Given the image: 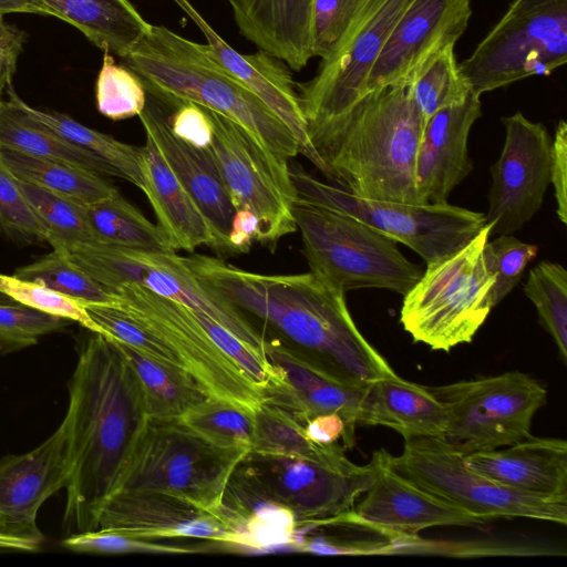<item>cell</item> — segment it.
<instances>
[{
  "label": "cell",
  "instance_id": "17",
  "mask_svg": "<svg viewBox=\"0 0 567 567\" xmlns=\"http://www.w3.org/2000/svg\"><path fill=\"white\" fill-rule=\"evenodd\" d=\"M390 455L384 449L373 453V482L343 524L364 526L392 539H406L429 527L486 523L398 473Z\"/></svg>",
  "mask_w": 567,
  "mask_h": 567
},
{
  "label": "cell",
  "instance_id": "8",
  "mask_svg": "<svg viewBox=\"0 0 567 567\" xmlns=\"http://www.w3.org/2000/svg\"><path fill=\"white\" fill-rule=\"evenodd\" d=\"M296 198L348 214L410 247L425 262L466 245L486 225L485 215L446 203L406 204L360 197L289 164Z\"/></svg>",
  "mask_w": 567,
  "mask_h": 567
},
{
  "label": "cell",
  "instance_id": "14",
  "mask_svg": "<svg viewBox=\"0 0 567 567\" xmlns=\"http://www.w3.org/2000/svg\"><path fill=\"white\" fill-rule=\"evenodd\" d=\"M239 465L293 515L298 529L341 524L371 486L373 465L348 468L249 451Z\"/></svg>",
  "mask_w": 567,
  "mask_h": 567
},
{
  "label": "cell",
  "instance_id": "56",
  "mask_svg": "<svg viewBox=\"0 0 567 567\" xmlns=\"http://www.w3.org/2000/svg\"><path fill=\"white\" fill-rule=\"evenodd\" d=\"M3 16L0 14V63H7L16 70L25 34L21 30L8 24Z\"/></svg>",
  "mask_w": 567,
  "mask_h": 567
},
{
  "label": "cell",
  "instance_id": "23",
  "mask_svg": "<svg viewBox=\"0 0 567 567\" xmlns=\"http://www.w3.org/2000/svg\"><path fill=\"white\" fill-rule=\"evenodd\" d=\"M138 117L145 134L153 140L207 220L214 237L213 247L230 252L228 237L235 207L209 147L200 150L175 136L161 102L147 92L145 106Z\"/></svg>",
  "mask_w": 567,
  "mask_h": 567
},
{
  "label": "cell",
  "instance_id": "35",
  "mask_svg": "<svg viewBox=\"0 0 567 567\" xmlns=\"http://www.w3.org/2000/svg\"><path fill=\"white\" fill-rule=\"evenodd\" d=\"M9 100L24 113L39 121L70 143L86 150L111 165L123 178L141 190L144 188V176L140 147L123 143L111 135L90 128L72 117L35 109L24 102L13 90L7 87Z\"/></svg>",
  "mask_w": 567,
  "mask_h": 567
},
{
  "label": "cell",
  "instance_id": "36",
  "mask_svg": "<svg viewBox=\"0 0 567 567\" xmlns=\"http://www.w3.org/2000/svg\"><path fill=\"white\" fill-rule=\"evenodd\" d=\"M96 243L150 252H174L164 231L120 193L85 205Z\"/></svg>",
  "mask_w": 567,
  "mask_h": 567
},
{
  "label": "cell",
  "instance_id": "26",
  "mask_svg": "<svg viewBox=\"0 0 567 567\" xmlns=\"http://www.w3.org/2000/svg\"><path fill=\"white\" fill-rule=\"evenodd\" d=\"M475 472L508 488L567 501V442L530 435L504 450L465 454Z\"/></svg>",
  "mask_w": 567,
  "mask_h": 567
},
{
  "label": "cell",
  "instance_id": "48",
  "mask_svg": "<svg viewBox=\"0 0 567 567\" xmlns=\"http://www.w3.org/2000/svg\"><path fill=\"white\" fill-rule=\"evenodd\" d=\"M69 322L19 303H0V353L34 346L42 336L58 331Z\"/></svg>",
  "mask_w": 567,
  "mask_h": 567
},
{
  "label": "cell",
  "instance_id": "13",
  "mask_svg": "<svg viewBox=\"0 0 567 567\" xmlns=\"http://www.w3.org/2000/svg\"><path fill=\"white\" fill-rule=\"evenodd\" d=\"M413 0H358L351 19L317 74L297 84L306 124L344 111L368 90L370 72Z\"/></svg>",
  "mask_w": 567,
  "mask_h": 567
},
{
  "label": "cell",
  "instance_id": "29",
  "mask_svg": "<svg viewBox=\"0 0 567 567\" xmlns=\"http://www.w3.org/2000/svg\"><path fill=\"white\" fill-rule=\"evenodd\" d=\"M447 423L446 408L430 388L398 374L369 384L359 419V424L391 427L404 439H444Z\"/></svg>",
  "mask_w": 567,
  "mask_h": 567
},
{
  "label": "cell",
  "instance_id": "31",
  "mask_svg": "<svg viewBox=\"0 0 567 567\" xmlns=\"http://www.w3.org/2000/svg\"><path fill=\"white\" fill-rule=\"evenodd\" d=\"M51 17L80 30L95 47L123 59L152 28L128 0H37Z\"/></svg>",
  "mask_w": 567,
  "mask_h": 567
},
{
  "label": "cell",
  "instance_id": "11",
  "mask_svg": "<svg viewBox=\"0 0 567 567\" xmlns=\"http://www.w3.org/2000/svg\"><path fill=\"white\" fill-rule=\"evenodd\" d=\"M449 415L444 440L464 454L508 446L529 437L546 389L518 371L430 388Z\"/></svg>",
  "mask_w": 567,
  "mask_h": 567
},
{
  "label": "cell",
  "instance_id": "2",
  "mask_svg": "<svg viewBox=\"0 0 567 567\" xmlns=\"http://www.w3.org/2000/svg\"><path fill=\"white\" fill-rule=\"evenodd\" d=\"M65 536L95 530L148 416L137 375L111 338L92 332L69 381Z\"/></svg>",
  "mask_w": 567,
  "mask_h": 567
},
{
  "label": "cell",
  "instance_id": "46",
  "mask_svg": "<svg viewBox=\"0 0 567 567\" xmlns=\"http://www.w3.org/2000/svg\"><path fill=\"white\" fill-rule=\"evenodd\" d=\"M537 247L508 235L487 240L483 248L486 269L494 278L489 291L493 308L519 282L526 266L536 257Z\"/></svg>",
  "mask_w": 567,
  "mask_h": 567
},
{
  "label": "cell",
  "instance_id": "18",
  "mask_svg": "<svg viewBox=\"0 0 567 567\" xmlns=\"http://www.w3.org/2000/svg\"><path fill=\"white\" fill-rule=\"evenodd\" d=\"M69 478V425L58 429L35 449L0 458V535L39 550L45 536L37 524L44 502Z\"/></svg>",
  "mask_w": 567,
  "mask_h": 567
},
{
  "label": "cell",
  "instance_id": "7",
  "mask_svg": "<svg viewBox=\"0 0 567 567\" xmlns=\"http://www.w3.org/2000/svg\"><path fill=\"white\" fill-rule=\"evenodd\" d=\"M249 451L215 445L179 420L148 421L112 494L158 491L210 511Z\"/></svg>",
  "mask_w": 567,
  "mask_h": 567
},
{
  "label": "cell",
  "instance_id": "1",
  "mask_svg": "<svg viewBox=\"0 0 567 567\" xmlns=\"http://www.w3.org/2000/svg\"><path fill=\"white\" fill-rule=\"evenodd\" d=\"M183 259L205 286L275 333L272 341L326 375L365 388L396 374L357 328L346 291L321 276L262 275L205 255Z\"/></svg>",
  "mask_w": 567,
  "mask_h": 567
},
{
  "label": "cell",
  "instance_id": "32",
  "mask_svg": "<svg viewBox=\"0 0 567 567\" xmlns=\"http://www.w3.org/2000/svg\"><path fill=\"white\" fill-rule=\"evenodd\" d=\"M114 342L137 375L148 421L181 420L210 398L184 369L163 363L116 340Z\"/></svg>",
  "mask_w": 567,
  "mask_h": 567
},
{
  "label": "cell",
  "instance_id": "40",
  "mask_svg": "<svg viewBox=\"0 0 567 567\" xmlns=\"http://www.w3.org/2000/svg\"><path fill=\"white\" fill-rule=\"evenodd\" d=\"M16 277L31 280L83 303H115L112 291L90 277L75 265L68 254L54 250L37 261L18 268Z\"/></svg>",
  "mask_w": 567,
  "mask_h": 567
},
{
  "label": "cell",
  "instance_id": "49",
  "mask_svg": "<svg viewBox=\"0 0 567 567\" xmlns=\"http://www.w3.org/2000/svg\"><path fill=\"white\" fill-rule=\"evenodd\" d=\"M62 546L69 550L89 554H189L200 551V546L168 545L125 535L114 530L95 529L91 532L68 535Z\"/></svg>",
  "mask_w": 567,
  "mask_h": 567
},
{
  "label": "cell",
  "instance_id": "10",
  "mask_svg": "<svg viewBox=\"0 0 567 567\" xmlns=\"http://www.w3.org/2000/svg\"><path fill=\"white\" fill-rule=\"evenodd\" d=\"M393 468L422 488L486 522L498 517H526L566 525L567 501L545 498L501 485L475 472L465 454L437 437L404 439Z\"/></svg>",
  "mask_w": 567,
  "mask_h": 567
},
{
  "label": "cell",
  "instance_id": "27",
  "mask_svg": "<svg viewBox=\"0 0 567 567\" xmlns=\"http://www.w3.org/2000/svg\"><path fill=\"white\" fill-rule=\"evenodd\" d=\"M209 512L241 547L292 545L298 529L292 513L239 464Z\"/></svg>",
  "mask_w": 567,
  "mask_h": 567
},
{
  "label": "cell",
  "instance_id": "33",
  "mask_svg": "<svg viewBox=\"0 0 567 567\" xmlns=\"http://www.w3.org/2000/svg\"><path fill=\"white\" fill-rule=\"evenodd\" d=\"M0 148L65 162L100 175L118 177L117 172L106 162L70 143L10 100L0 102Z\"/></svg>",
  "mask_w": 567,
  "mask_h": 567
},
{
  "label": "cell",
  "instance_id": "24",
  "mask_svg": "<svg viewBox=\"0 0 567 567\" xmlns=\"http://www.w3.org/2000/svg\"><path fill=\"white\" fill-rule=\"evenodd\" d=\"M481 115V96L472 91L463 103L441 109L425 122L415 168L420 204L446 203L472 172L467 140Z\"/></svg>",
  "mask_w": 567,
  "mask_h": 567
},
{
  "label": "cell",
  "instance_id": "9",
  "mask_svg": "<svg viewBox=\"0 0 567 567\" xmlns=\"http://www.w3.org/2000/svg\"><path fill=\"white\" fill-rule=\"evenodd\" d=\"M566 62L567 0H514L460 69L481 96Z\"/></svg>",
  "mask_w": 567,
  "mask_h": 567
},
{
  "label": "cell",
  "instance_id": "16",
  "mask_svg": "<svg viewBox=\"0 0 567 567\" xmlns=\"http://www.w3.org/2000/svg\"><path fill=\"white\" fill-rule=\"evenodd\" d=\"M206 111L213 123L209 151L235 210L249 209L257 217L256 240L275 245L295 233L292 204L281 193L257 144L236 122L213 110Z\"/></svg>",
  "mask_w": 567,
  "mask_h": 567
},
{
  "label": "cell",
  "instance_id": "20",
  "mask_svg": "<svg viewBox=\"0 0 567 567\" xmlns=\"http://www.w3.org/2000/svg\"><path fill=\"white\" fill-rule=\"evenodd\" d=\"M265 354L272 368L260 389L261 403L274 406L303 426L318 414L336 413L347 427V447L354 445L365 388L339 382L318 371L276 341L265 339Z\"/></svg>",
  "mask_w": 567,
  "mask_h": 567
},
{
  "label": "cell",
  "instance_id": "15",
  "mask_svg": "<svg viewBox=\"0 0 567 567\" xmlns=\"http://www.w3.org/2000/svg\"><path fill=\"white\" fill-rule=\"evenodd\" d=\"M505 142L491 167L486 224L491 234L508 235L525 226L542 208L550 183L551 137L539 122L520 112L502 117Z\"/></svg>",
  "mask_w": 567,
  "mask_h": 567
},
{
  "label": "cell",
  "instance_id": "12",
  "mask_svg": "<svg viewBox=\"0 0 567 567\" xmlns=\"http://www.w3.org/2000/svg\"><path fill=\"white\" fill-rule=\"evenodd\" d=\"M112 292L113 306L164 341L210 398L254 412L260 406V389L212 340L190 308L140 284H125Z\"/></svg>",
  "mask_w": 567,
  "mask_h": 567
},
{
  "label": "cell",
  "instance_id": "3",
  "mask_svg": "<svg viewBox=\"0 0 567 567\" xmlns=\"http://www.w3.org/2000/svg\"><path fill=\"white\" fill-rule=\"evenodd\" d=\"M424 124L410 85L388 84L307 132L337 184L369 199L420 204L415 168Z\"/></svg>",
  "mask_w": 567,
  "mask_h": 567
},
{
  "label": "cell",
  "instance_id": "52",
  "mask_svg": "<svg viewBox=\"0 0 567 567\" xmlns=\"http://www.w3.org/2000/svg\"><path fill=\"white\" fill-rule=\"evenodd\" d=\"M163 104L175 107L173 114L167 117L175 136L200 150H207L210 146L213 123L205 107L190 101H173Z\"/></svg>",
  "mask_w": 567,
  "mask_h": 567
},
{
  "label": "cell",
  "instance_id": "25",
  "mask_svg": "<svg viewBox=\"0 0 567 567\" xmlns=\"http://www.w3.org/2000/svg\"><path fill=\"white\" fill-rule=\"evenodd\" d=\"M134 265L130 284H140L153 292L203 312L262 355L265 338L246 315L205 286L174 252L133 249Z\"/></svg>",
  "mask_w": 567,
  "mask_h": 567
},
{
  "label": "cell",
  "instance_id": "39",
  "mask_svg": "<svg viewBox=\"0 0 567 567\" xmlns=\"http://www.w3.org/2000/svg\"><path fill=\"white\" fill-rule=\"evenodd\" d=\"M543 328L555 341L560 358L567 361V271L553 261L537 264L524 285Z\"/></svg>",
  "mask_w": 567,
  "mask_h": 567
},
{
  "label": "cell",
  "instance_id": "51",
  "mask_svg": "<svg viewBox=\"0 0 567 567\" xmlns=\"http://www.w3.org/2000/svg\"><path fill=\"white\" fill-rule=\"evenodd\" d=\"M358 0H315L312 40L315 56L324 58L348 25Z\"/></svg>",
  "mask_w": 567,
  "mask_h": 567
},
{
  "label": "cell",
  "instance_id": "19",
  "mask_svg": "<svg viewBox=\"0 0 567 567\" xmlns=\"http://www.w3.org/2000/svg\"><path fill=\"white\" fill-rule=\"evenodd\" d=\"M471 16V0H413L377 59L367 90L411 85L437 55L455 47Z\"/></svg>",
  "mask_w": 567,
  "mask_h": 567
},
{
  "label": "cell",
  "instance_id": "58",
  "mask_svg": "<svg viewBox=\"0 0 567 567\" xmlns=\"http://www.w3.org/2000/svg\"><path fill=\"white\" fill-rule=\"evenodd\" d=\"M14 72L16 70H13L9 64L0 63V102L2 101L4 91H7V87L11 84V79Z\"/></svg>",
  "mask_w": 567,
  "mask_h": 567
},
{
  "label": "cell",
  "instance_id": "21",
  "mask_svg": "<svg viewBox=\"0 0 567 567\" xmlns=\"http://www.w3.org/2000/svg\"><path fill=\"white\" fill-rule=\"evenodd\" d=\"M173 1L204 33L207 41L202 44L204 51L230 76L254 92L288 126L298 141L299 153L329 178V169L308 136L296 83L288 65L260 50L254 54L239 53L208 24L189 0Z\"/></svg>",
  "mask_w": 567,
  "mask_h": 567
},
{
  "label": "cell",
  "instance_id": "30",
  "mask_svg": "<svg viewBox=\"0 0 567 567\" xmlns=\"http://www.w3.org/2000/svg\"><path fill=\"white\" fill-rule=\"evenodd\" d=\"M140 154L144 176L142 192L173 249L193 252L204 245L213 247L214 237L207 220L147 135Z\"/></svg>",
  "mask_w": 567,
  "mask_h": 567
},
{
  "label": "cell",
  "instance_id": "54",
  "mask_svg": "<svg viewBox=\"0 0 567 567\" xmlns=\"http://www.w3.org/2000/svg\"><path fill=\"white\" fill-rule=\"evenodd\" d=\"M307 436L320 445H330L342 440L347 447V427L343 419L336 413L318 414L303 425Z\"/></svg>",
  "mask_w": 567,
  "mask_h": 567
},
{
  "label": "cell",
  "instance_id": "38",
  "mask_svg": "<svg viewBox=\"0 0 567 567\" xmlns=\"http://www.w3.org/2000/svg\"><path fill=\"white\" fill-rule=\"evenodd\" d=\"M18 182L52 249L68 252L96 243L87 223L85 205L20 179Z\"/></svg>",
  "mask_w": 567,
  "mask_h": 567
},
{
  "label": "cell",
  "instance_id": "47",
  "mask_svg": "<svg viewBox=\"0 0 567 567\" xmlns=\"http://www.w3.org/2000/svg\"><path fill=\"white\" fill-rule=\"evenodd\" d=\"M0 234L24 245L47 243L41 224L0 154Z\"/></svg>",
  "mask_w": 567,
  "mask_h": 567
},
{
  "label": "cell",
  "instance_id": "28",
  "mask_svg": "<svg viewBox=\"0 0 567 567\" xmlns=\"http://www.w3.org/2000/svg\"><path fill=\"white\" fill-rule=\"evenodd\" d=\"M240 33L264 51L300 71L315 58V0H227Z\"/></svg>",
  "mask_w": 567,
  "mask_h": 567
},
{
  "label": "cell",
  "instance_id": "59",
  "mask_svg": "<svg viewBox=\"0 0 567 567\" xmlns=\"http://www.w3.org/2000/svg\"><path fill=\"white\" fill-rule=\"evenodd\" d=\"M0 303H17L13 299L0 291Z\"/></svg>",
  "mask_w": 567,
  "mask_h": 567
},
{
  "label": "cell",
  "instance_id": "41",
  "mask_svg": "<svg viewBox=\"0 0 567 567\" xmlns=\"http://www.w3.org/2000/svg\"><path fill=\"white\" fill-rule=\"evenodd\" d=\"M179 421L215 445L250 450L255 430V412L251 410L208 398Z\"/></svg>",
  "mask_w": 567,
  "mask_h": 567
},
{
  "label": "cell",
  "instance_id": "6",
  "mask_svg": "<svg viewBox=\"0 0 567 567\" xmlns=\"http://www.w3.org/2000/svg\"><path fill=\"white\" fill-rule=\"evenodd\" d=\"M292 214L310 271L343 291L379 288L404 296L422 275L393 238L348 214L298 198Z\"/></svg>",
  "mask_w": 567,
  "mask_h": 567
},
{
  "label": "cell",
  "instance_id": "45",
  "mask_svg": "<svg viewBox=\"0 0 567 567\" xmlns=\"http://www.w3.org/2000/svg\"><path fill=\"white\" fill-rule=\"evenodd\" d=\"M0 291L19 305L75 321L89 331L102 334V330L91 319L83 302L43 285L18 278L14 275L0 274Z\"/></svg>",
  "mask_w": 567,
  "mask_h": 567
},
{
  "label": "cell",
  "instance_id": "4",
  "mask_svg": "<svg viewBox=\"0 0 567 567\" xmlns=\"http://www.w3.org/2000/svg\"><path fill=\"white\" fill-rule=\"evenodd\" d=\"M162 103L190 101L236 122L257 144L284 196L296 192L289 159L299 145L288 126L248 87L230 76L203 49L163 25L151 31L121 59Z\"/></svg>",
  "mask_w": 567,
  "mask_h": 567
},
{
  "label": "cell",
  "instance_id": "57",
  "mask_svg": "<svg viewBox=\"0 0 567 567\" xmlns=\"http://www.w3.org/2000/svg\"><path fill=\"white\" fill-rule=\"evenodd\" d=\"M35 13L50 16V11L37 0H0V14Z\"/></svg>",
  "mask_w": 567,
  "mask_h": 567
},
{
  "label": "cell",
  "instance_id": "43",
  "mask_svg": "<svg viewBox=\"0 0 567 567\" xmlns=\"http://www.w3.org/2000/svg\"><path fill=\"white\" fill-rule=\"evenodd\" d=\"M95 96L99 112L113 121L140 115L146 103L141 79L124 64H116L109 52L103 55Z\"/></svg>",
  "mask_w": 567,
  "mask_h": 567
},
{
  "label": "cell",
  "instance_id": "44",
  "mask_svg": "<svg viewBox=\"0 0 567 567\" xmlns=\"http://www.w3.org/2000/svg\"><path fill=\"white\" fill-rule=\"evenodd\" d=\"M84 307L91 319L102 330L103 336L136 349L163 363L184 369L176 353L164 341L120 308L94 303H84Z\"/></svg>",
  "mask_w": 567,
  "mask_h": 567
},
{
  "label": "cell",
  "instance_id": "5",
  "mask_svg": "<svg viewBox=\"0 0 567 567\" xmlns=\"http://www.w3.org/2000/svg\"><path fill=\"white\" fill-rule=\"evenodd\" d=\"M489 236L486 224L463 247L427 262L403 296L400 322L415 342L449 352L473 340L493 309L494 278L483 259Z\"/></svg>",
  "mask_w": 567,
  "mask_h": 567
},
{
  "label": "cell",
  "instance_id": "55",
  "mask_svg": "<svg viewBox=\"0 0 567 567\" xmlns=\"http://www.w3.org/2000/svg\"><path fill=\"white\" fill-rule=\"evenodd\" d=\"M258 219L249 209H236L229 231L230 252H247L256 240Z\"/></svg>",
  "mask_w": 567,
  "mask_h": 567
},
{
  "label": "cell",
  "instance_id": "22",
  "mask_svg": "<svg viewBox=\"0 0 567 567\" xmlns=\"http://www.w3.org/2000/svg\"><path fill=\"white\" fill-rule=\"evenodd\" d=\"M97 529L147 538H194L238 546L237 539L207 509L158 491L112 494L105 502Z\"/></svg>",
  "mask_w": 567,
  "mask_h": 567
},
{
  "label": "cell",
  "instance_id": "42",
  "mask_svg": "<svg viewBox=\"0 0 567 567\" xmlns=\"http://www.w3.org/2000/svg\"><path fill=\"white\" fill-rule=\"evenodd\" d=\"M410 90L424 122L441 109L463 103L472 92L456 61L454 47L437 55L410 85Z\"/></svg>",
  "mask_w": 567,
  "mask_h": 567
},
{
  "label": "cell",
  "instance_id": "53",
  "mask_svg": "<svg viewBox=\"0 0 567 567\" xmlns=\"http://www.w3.org/2000/svg\"><path fill=\"white\" fill-rule=\"evenodd\" d=\"M550 183L557 204V216L567 224V124L560 121L551 140Z\"/></svg>",
  "mask_w": 567,
  "mask_h": 567
},
{
  "label": "cell",
  "instance_id": "50",
  "mask_svg": "<svg viewBox=\"0 0 567 567\" xmlns=\"http://www.w3.org/2000/svg\"><path fill=\"white\" fill-rule=\"evenodd\" d=\"M194 313L212 340L239 365L259 389L264 388L272 372L267 357L254 350L205 313L198 311H194Z\"/></svg>",
  "mask_w": 567,
  "mask_h": 567
},
{
  "label": "cell",
  "instance_id": "37",
  "mask_svg": "<svg viewBox=\"0 0 567 567\" xmlns=\"http://www.w3.org/2000/svg\"><path fill=\"white\" fill-rule=\"evenodd\" d=\"M250 451L307 458L339 468L354 465L346 456L344 446L339 443L320 445L312 442L300 424L265 403L255 411V430Z\"/></svg>",
  "mask_w": 567,
  "mask_h": 567
},
{
  "label": "cell",
  "instance_id": "34",
  "mask_svg": "<svg viewBox=\"0 0 567 567\" xmlns=\"http://www.w3.org/2000/svg\"><path fill=\"white\" fill-rule=\"evenodd\" d=\"M0 154L18 179L83 205L117 193V189L100 174L65 162L32 156L9 148H0Z\"/></svg>",
  "mask_w": 567,
  "mask_h": 567
}]
</instances>
